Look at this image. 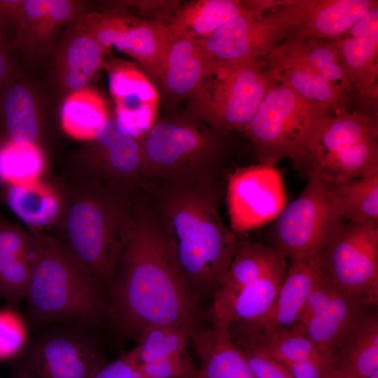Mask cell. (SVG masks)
I'll return each instance as SVG.
<instances>
[{
  "label": "cell",
  "mask_w": 378,
  "mask_h": 378,
  "mask_svg": "<svg viewBox=\"0 0 378 378\" xmlns=\"http://www.w3.org/2000/svg\"><path fill=\"white\" fill-rule=\"evenodd\" d=\"M31 277L30 261L18 256H0V295L17 304L27 298Z\"/></svg>",
  "instance_id": "cell-37"
},
{
  "label": "cell",
  "mask_w": 378,
  "mask_h": 378,
  "mask_svg": "<svg viewBox=\"0 0 378 378\" xmlns=\"http://www.w3.org/2000/svg\"><path fill=\"white\" fill-rule=\"evenodd\" d=\"M331 41L354 81L351 106L378 116V6Z\"/></svg>",
  "instance_id": "cell-16"
},
{
  "label": "cell",
  "mask_w": 378,
  "mask_h": 378,
  "mask_svg": "<svg viewBox=\"0 0 378 378\" xmlns=\"http://www.w3.org/2000/svg\"><path fill=\"white\" fill-rule=\"evenodd\" d=\"M106 318L119 335L138 337L146 328L171 326L189 337L208 318L195 300L156 218L140 203L137 227L125 246L107 293Z\"/></svg>",
  "instance_id": "cell-1"
},
{
  "label": "cell",
  "mask_w": 378,
  "mask_h": 378,
  "mask_svg": "<svg viewBox=\"0 0 378 378\" xmlns=\"http://www.w3.org/2000/svg\"><path fill=\"white\" fill-rule=\"evenodd\" d=\"M119 126L139 142L158 120L159 93L150 78L133 63L112 59L105 64Z\"/></svg>",
  "instance_id": "cell-18"
},
{
  "label": "cell",
  "mask_w": 378,
  "mask_h": 378,
  "mask_svg": "<svg viewBox=\"0 0 378 378\" xmlns=\"http://www.w3.org/2000/svg\"><path fill=\"white\" fill-rule=\"evenodd\" d=\"M26 340V330L15 315L0 314V357H8L20 351Z\"/></svg>",
  "instance_id": "cell-42"
},
{
  "label": "cell",
  "mask_w": 378,
  "mask_h": 378,
  "mask_svg": "<svg viewBox=\"0 0 378 378\" xmlns=\"http://www.w3.org/2000/svg\"><path fill=\"white\" fill-rule=\"evenodd\" d=\"M298 25L286 0H255L248 11L230 20L210 36L197 42L215 61L263 59Z\"/></svg>",
  "instance_id": "cell-10"
},
{
  "label": "cell",
  "mask_w": 378,
  "mask_h": 378,
  "mask_svg": "<svg viewBox=\"0 0 378 378\" xmlns=\"http://www.w3.org/2000/svg\"><path fill=\"white\" fill-rule=\"evenodd\" d=\"M255 378H293L288 370L274 358L251 350H240Z\"/></svg>",
  "instance_id": "cell-44"
},
{
  "label": "cell",
  "mask_w": 378,
  "mask_h": 378,
  "mask_svg": "<svg viewBox=\"0 0 378 378\" xmlns=\"http://www.w3.org/2000/svg\"><path fill=\"white\" fill-rule=\"evenodd\" d=\"M300 174L327 183L378 174V117L357 109L332 115Z\"/></svg>",
  "instance_id": "cell-8"
},
{
  "label": "cell",
  "mask_w": 378,
  "mask_h": 378,
  "mask_svg": "<svg viewBox=\"0 0 378 378\" xmlns=\"http://www.w3.org/2000/svg\"><path fill=\"white\" fill-rule=\"evenodd\" d=\"M60 191V239L88 265L107 294L120 255L137 227L139 200L78 174Z\"/></svg>",
  "instance_id": "cell-3"
},
{
  "label": "cell",
  "mask_w": 378,
  "mask_h": 378,
  "mask_svg": "<svg viewBox=\"0 0 378 378\" xmlns=\"http://www.w3.org/2000/svg\"><path fill=\"white\" fill-rule=\"evenodd\" d=\"M331 378H358L350 372L338 368Z\"/></svg>",
  "instance_id": "cell-46"
},
{
  "label": "cell",
  "mask_w": 378,
  "mask_h": 378,
  "mask_svg": "<svg viewBox=\"0 0 378 378\" xmlns=\"http://www.w3.org/2000/svg\"><path fill=\"white\" fill-rule=\"evenodd\" d=\"M224 137L185 116L158 120L139 141L148 189L218 180L227 155Z\"/></svg>",
  "instance_id": "cell-5"
},
{
  "label": "cell",
  "mask_w": 378,
  "mask_h": 378,
  "mask_svg": "<svg viewBox=\"0 0 378 378\" xmlns=\"http://www.w3.org/2000/svg\"><path fill=\"white\" fill-rule=\"evenodd\" d=\"M60 324L30 344L15 365V378H91L107 362L92 328Z\"/></svg>",
  "instance_id": "cell-11"
},
{
  "label": "cell",
  "mask_w": 378,
  "mask_h": 378,
  "mask_svg": "<svg viewBox=\"0 0 378 378\" xmlns=\"http://www.w3.org/2000/svg\"><path fill=\"white\" fill-rule=\"evenodd\" d=\"M136 346L140 363L188 354V333L178 327L155 326L146 328L137 337Z\"/></svg>",
  "instance_id": "cell-36"
},
{
  "label": "cell",
  "mask_w": 378,
  "mask_h": 378,
  "mask_svg": "<svg viewBox=\"0 0 378 378\" xmlns=\"http://www.w3.org/2000/svg\"><path fill=\"white\" fill-rule=\"evenodd\" d=\"M288 270L286 260L277 265L246 285L237 295L225 313L209 319L230 325L237 321L256 320L272 306Z\"/></svg>",
  "instance_id": "cell-31"
},
{
  "label": "cell",
  "mask_w": 378,
  "mask_h": 378,
  "mask_svg": "<svg viewBox=\"0 0 378 378\" xmlns=\"http://www.w3.org/2000/svg\"><path fill=\"white\" fill-rule=\"evenodd\" d=\"M344 222L326 183L310 178L299 197L286 204L274 220L273 247L290 260L313 258Z\"/></svg>",
  "instance_id": "cell-12"
},
{
  "label": "cell",
  "mask_w": 378,
  "mask_h": 378,
  "mask_svg": "<svg viewBox=\"0 0 378 378\" xmlns=\"http://www.w3.org/2000/svg\"><path fill=\"white\" fill-rule=\"evenodd\" d=\"M322 279L367 307L378 304V224L344 222L318 254Z\"/></svg>",
  "instance_id": "cell-9"
},
{
  "label": "cell",
  "mask_w": 378,
  "mask_h": 378,
  "mask_svg": "<svg viewBox=\"0 0 378 378\" xmlns=\"http://www.w3.org/2000/svg\"><path fill=\"white\" fill-rule=\"evenodd\" d=\"M0 130L3 141L36 144L39 122L30 88L17 77L0 90Z\"/></svg>",
  "instance_id": "cell-28"
},
{
  "label": "cell",
  "mask_w": 378,
  "mask_h": 378,
  "mask_svg": "<svg viewBox=\"0 0 378 378\" xmlns=\"http://www.w3.org/2000/svg\"><path fill=\"white\" fill-rule=\"evenodd\" d=\"M146 204L169 241L195 300L213 297L239 246L223 221L218 180L150 188Z\"/></svg>",
  "instance_id": "cell-2"
},
{
  "label": "cell",
  "mask_w": 378,
  "mask_h": 378,
  "mask_svg": "<svg viewBox=\"0 0 378 378\" xmlns=\"http://www.w3.org/2000/svg\"><path fill=\"white\" fill-rule=\"evenodd\" d=\"M75 27L92 35L104 52L115 48L135 59L154 80L172 43L163 22L118 13H83Z\"/></svg>",
  "instance_id": "cell-13"
},
{
  "label": "cell",
  "mask_w": 378,
  "mask_h": 378,
  "mask_svg": "<svg viewBox=\"0 0 378 378\" xmlns=\"http://www.w3.org/2000/svg\"><path fill=\"white\" fill-rule=\"evenodd\" d=\"M294 10L298 26L290 36L302 39H333L345 33L376 0H286Z\"/></svg>",
  "instance_id": "cell-21"
},
{
  "label": "cell",
  "mask_w": 378,
  "mask_h": 378,
  "mask_svg": "<svg viewBox=\"0 0 378 378\" xmlns=\"http://www.w3.org/2000/svg\"><path fill=\"white\" fill-rule=\"evenodd\" d=\"M45 168V158L36 144H0V181L6 186L38 181Z\"/></svg>",
  "instance_id": "cell-34"
},
{
  "label": "cell",
  "mask_w": 378,
  "mask_h": 378,
  "mask_svg": "<svg viewBox=\"0 0 378 378\" xmlns=\"http://www.w3.org/2000/svg\"><path fill=\"white\" fill-rule=\"evenodd\" d=\"M276 84H284L307 99L328 108L334 115L349 110L351 99L326 80L307 58L300 38L288 36L263 59Z\"/></svg>",
  "instance_id": "cell-19"
},
{
  "label": "cell",
  "mask_w": 378,
  "mask_h": 378,
  "mask_svg": "<svg viewBox=\"0 0 378 378\" xmlns=\"http://www.w3.org/2000/svg\"><path fill=\"white\" fill-rule=\"evenodd\" d=\"M81 4L74 1L49 0L46 15L42 25L39 44L48 41L59 27L72 20H76Z\"/></svg>",
  "instance_id": "cell-40"
},
{
  "label": "cell",
  "mask_w": 378,
  "mask_h": 378,
  "mask_svg": "<svg viewBox=\"0 0 378 378\" xmlns=\"http://www.w3.org/2000/svg\"><path fill=\"white\" fill-rule=\"evenodd\" d=\"M253 1L197 0L178 9L167 24L171 41L206 38L230 20L248 11Z\"/></svg>",
  "instance_id": "cell-25"
},
{
  "label": "cell",
  "mask_w": 378,
  "mask_h": 378,
  "mask_svg": "<svg viewBox=\"0 0 378 378\" xmlns=\"http://www.w3.org/2000/svg\"><path fill=\"white\" fill-rule=\"evenodd\" d=\"M136 347L111 362H106L91 378H143Z\"/></svg>",
  "instance_id": "cell-43"
},
{
  "label": "cell",
  "mask_w": 378,
  "mask_h": 378,
  "mask_svg": "<svg viewBox=\"0 0 378 378\" xmlns=\"http://www.w3.org/2000/svg\"><path fill=\"white\" fill-rule=\"evenodd\" d=\"M60 118L62 129L68 135L88 141L97 136L110 119L105 99L87 87L67 95Z\"/></svg>",
  "instance_id": "cell-32"
},
{
  "label": "cell",
  "mask_w": 378,
  "mask_h": 378,
  "mask_svg": "<svg viewBox=\"0 0 378 378\" xmlns=\"http://www.w3.org/2000/svg\"><path fill=\"white\" fill-rule=\"evenodd\" d=\"M4 199L9 209L32 227L57 223L62 213L60 190L39 181L7 186Z\"/></svg>",
  "instance_id": "cell-30"
},
{
  "label": "cell",
  "mask_w": 378,
  "mask_h": 378,
  "mask_svg": "<svg viewBox=\"0 0 378 378\" xmlns=\"http://www.w3.org/2000/svg\"><path fill=\"white\" fill-rule=\"evenodd\" d=\"M376 307L368 309L353 323L338 352V368L350 372L358 378H370L378 371V313Z\"/></svg>",
  "instance_id": "cell-29"
},
{
  "label": "cell",
  "mask_w": 378,
  "mask_h": 378,
  "mask_svg": "<svg viewBox=\"0 0 378 378\" xmlns=\"http://www.w3.org/2000/svg\"><path fill=\"white\" fill-rule=\"evenodd\" d=\"M36 239V232L26 231L0 216V256H18L30 261Z\"/></svg>",
  "instance_id": "cell-39"
},
{
  "label": "cell",
  "mask_w": 378,
  "mask_h": 378,
  "mask_svg": "<svg viewBox=\"0 0 378 378\" xmlns=\"http://www.w3.org/2000/svg\"><path fill=\"white\" fill-rule=\"evenodd\" d=\"M370 378H378V371L375 372Z\"/></svg>",
  "instance_id": "cell-47"
},
{
  "label": "cell",
  "mask_w": 378,
  "mask_h": 378,
  "mask_svg": "<svg viewBox=\"0 0 378 378\" xmlns=\"http://www.w3.org/2000/svg\"><path fill=\"white\" fill-rule=\"evenodd\" d=\"M26 300L42 323L90 328L106 318L107 294L88 265L59 238L36 232Z\"/></svg>",
  "instance_id": "cell-4"
},
{
  "label": "cell",
  "mask_w": 378,
  "mask_h": 378,
  "mask_svg": "<svg viewBox=\"0 0 378 378\" xmlns=\"http://www.w3.org/2000/svg\"><path fill=\"white\" fill-rule=\"evenodd\" d=\"M317 255L290 260L271 308L260 318L248 321L270 331L298 332L300 314L309 295L322 279Z\"/></svg>",
  "instance_id": "cell-20"
},
{
  "label": "cell",
  "mask_w": 378,
  "mask_h": 378,
  "mask_svg": "<svg viewBox=\"0 0 378 378\" xmlns=\"http://www.w3.org/2000/svg\"><path fill=\"white\" fill-rule=\"evenodd\" d=\"M214 60L195 41H172L155 79L170 98H189L211 71Z\"/></svg>",
  "instance_id": "cell-24"
},
{
  "label": "cell",
  "mask_w": 378,
  "mask_h": 378,
  "mask_svg": "<svg viewBox=\"0 0 378 378\" xmlns=\"http://www.w3.org/2000/svg\"><path fill=\"white\" fill-rule=\"evenodd\" d=\"M211 325L190 337L199 361L197 378H255L242 352L233 343L229 325Z\"/></svg>",
  "instance_id": "cell-23"
},
{
  "label": "cell",
  "mask_w": 378,
  "mask_h": 378,
  "mask_svg": "<svg viewBox=\"0 0 378 378\" xmlns=\"http://www.w3.org/2000/svg\"><path fill=\"white\" fill-rule=\"evenodd\" d=\"M281 364L293 378H331L338 368L337 360L325 354Z\"/></svg>",
  "instance_id": "cell-41"
},
{
  "label": "cell",
  "mask_w": 378,
  "mask_h": 378,
  "mask_svg": "<svg viewBox=\"0 0 378 378\" xmlns=\"http://www.w3.org/2000/svg\"><path fill=\"white\" fill-rule=\"evenodd\" d=\"M325 183L331 201L344 221L378 224V174Z\"/></svg>",
  "instance_id": "cell-33"
},
{
  "label": "cell",
  "mask_w": 378,
  "mask_h": 378,
  "mask_svg": "<svg viewBox=\"0 0 378 378\" xmlns=\"http://www.w3.org/2000/svg\"><path fill=\"white\" fill-rule=\"evenodd\" d=\"M79 172L113 186L133 197L148 186L143 171L139 142L110 118L78 155Z\"/></svg>",
  "instance_id": "cell-15"
},
{
  "label": "cell",
  "mask_w": 378,
  "mask_h": 378,
  "mask_svg": "<svg viewBox=\"0 0 378 378\" xmlns=\"http://www.w3.org/2000/svg\"><path fill=\"white\" fill-rule=\"evenodd\" d=\"M332 115L328 108L305 99L287 85L276 84L241 132L251 144L259 163L275 165L288 158L300 173L322 127Z\"/></svg>",
  "instance_id": "cell-6"
},
{
  "label": "cell",
  "mask_w": 378,
  "mask_h": 378,
  "mask_svg": "<svg viewBox=\"0 0 378 378\" xmlns=\"http://www.w3.org/2000/svg\"><path fill=\"white\" fill-rule=\"evenodd\" d=\"M143 378H197L198 368L189 354L140 363Z\"/></svg>",
  "instance_id": "cell-38"
},
{
  "label": "cell",
  "mask_w": 378,
  "mask_h": 378,
  "mask_svg": "<svg viewBox=\"0 0 378 378\" xmlns=\"http://www.w3.org/2000/svg\"><path fill=\"white\" fill-rule=\"evenodd\" d=\"M369 308L321 279L300 314L298 331L321 353L337 361L339 350L349 330Z\"/></svg>",
  "instance_id": "cell-17"
},
{
  "label": "cell",
  "mask_w": 378,
  "mask_h": 378,
  "mask_svg": "<svg viewBox=\"0 0 378 378\" xmlns=\"http://www.w3.org/2000/svg\"><path fill=\"white\" fill-rule=\"evenodd\" d=\"M12 50L8 43L0 34V90L17 77Z\"/></svg>",
  "instance_id": "cell-45"
},
{
  "label": "cell",
  "mask_w": 378,
  "mask_h": 378,
  "mask_svg": "<svg viewBox=\"0 0 378 378\" xmlns=\"http://www.w3.org/2000/svg\"><path fill=\"white\" fill-rule=\"evenodd\" d=\"M229 332L239 350L265 354L281 363H287L323 354L303 334L266 330L253 321L230 323Z\"/></svg>",
  "instance_id": "cell-26"
},
{
  "label": "cell",
  "mask_w": 378,
  "mask_h": 378,
  "mask_svg": "<svg viewBox=\"0 0 378 378\" xmlns=\"http://www.w3.org/2000/svg\"><path fill=\"white\" fill-rule=\"evenodd\" d=\"M276 83L263 59L215 61L188 98L185 117L227 135L242 131Z\"/></svg>",
  "instance_id": "cell-7"
},
{
  "label": "cell",
  "mask_w": 378,
  "mask_h": 378,
  "mask_svg": "<svg viewBox=\"0 0 378 378\" xmlns=\"http://www.w3.org/2000/svg\"><path fill=\"white\" fill-rule=\"evenodd\" d=\"M300 39L310 64L326 80L349 97L351 102L354 81L332 41L330 39Z\"/></svg>",
  "instance_id": "cell-35"
},
{
  "label": "cell",
  "mask_w": 378,
  "mask_h": 378,
  "mask_svg": "<svg viewBox=\"0 0 378 378\" xmlns=\"http://www.w3.org/2000/svg\"><path fill=\"white\" fill-rule=\"evenodd\" d=\"M104 53L92 35L75 27L57 58L59 80L64 90L71 93L86 88L104 64Z\"/></svg>",
  "instance_id": "cell-27"
},
{
  "label": "cell",
  "mask_w": 378,
  "mask_h": 378,
  "mask_svg": "<svg viewBox=\"0 0 378 378\" xmlns=\"http://www.w3.org/2000/svg\"><path fill=\"white\" fill-rule=\"evenodd\" d=\"M285 260L276 248L240 238L237 251L213 296L208 319L220 317L246 285Z\"/></svg>",
  "instance_id": "cell-22"
},
{
  "label": "cell",
  "mask_w": 378,
  "mask_h": 378,
  "mask_svg": "<svg viewBox=\"0 0 378 378\" xmlns=\"http://www.w3.org/2000/svg\"><path fill=\"white\" fill-rule=\"evenodd\" d=\"M225 200L230 227L239 236L274 220L286 205L282 173L261 163L237 168L227 178Z\"/></svg>",
  "instance_id": "cell-14"
}]
</instances>
